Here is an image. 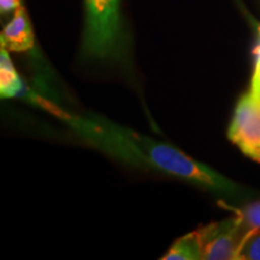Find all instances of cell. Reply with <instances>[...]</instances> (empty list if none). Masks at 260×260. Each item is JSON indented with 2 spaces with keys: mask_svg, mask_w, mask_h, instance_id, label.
Returning a JSON list of instances; mask_svg holds the SVG:
<instances>
[{
  "mask_svg": "<svg viewBox=\"0 0 260 260\" xmlns=\"http://www.w3.org/2000/svg\"><path fill=\"white\" fill-rule=\"evenodd\" d=\"M103 130L106 133L105 140L112 142L115 145V151L124 157L132 153L133 157L140 159L149 167L217 191L230 193L237 190L236 184L232 181L206 165L195 161L170 145L161 144L153 139L135 134L132 130L112 125L103 128Z\"/></svg>",
  "mask_w": 260,
  "mask_h": 260,
  "instance_id": "1",
  "label": "cell"
},
{
  "mask_svg": "<svg viewBox=\"0 0 260 260\" xmlns=\"http://www.w3.org/2000/svg\"><path fill=\"white\" fill-rule=\"evenodd\" d=\"M86 30L84 51L92 57L105 58L115 53L121 38V0H84Z\"/></svg>",
  "mask_w": 260,
  "mask_h": 260,
  "instance_id": "2",
  "label": "cell"
},
{
  "mask_svg": "<svg viewBox=\"0 0 260 260\" xmlns=\"http://www.w3.org/2000/svg\"><path fill=\"white\" fill-rule=\"evenodd\" d=\"M201 247V258L205 260L237 259L246 233L236 214L232 218L195 230Z\"/></svg>",
  "mask_w": 260,
  "mask_h": 260,
  "instance_id": "3",
  "label": "cell"
},
{
  "mask_svg": "<svg viewBox=\"0 0 260 260\" xmlns=\"http://www.w3.org/2000/svg\"><path fill=\"white\" fill-rule=\"evenodd\" d=\"M228 136L247 157L260 162V98L251 90L239 100Z\"/></svg>",
  "mask_w": 260,
  "mask_h": 260,
  "instance_id": "4",
  "label": "cell"
},
{
  "mask_svg": "<svg viewBox=\"0 0 260 260\" xmlns=\"http://www.w3.org/2000/svg\"><path fill=\"white\" fill-rule=\"evenodd\" d=\"M34 46V34H32L30 22L27 11L23 6L15 11L14 17L2 32V47L8 51L24 52Z\"/></svg>",
  "mask_w": 260,
  "mask_h": 260,
  "instance_id": "5",
  "label": "cell"
},
{
  "mask_svg": "<svg viewBox=\"0 0 260 260\" xmlns=\"http://www.w3.org/2000/svg\"><path fill=\"white\" fill-rule=\"evenodd\" d=\"M22 89H23V83L11 63L9 51L5 47H2V54H0V92H2V96L12 98L18 95Z\"/></svg>",
  "mask_w": 260,
  "mask_h": 260,
  "instance_id": "6",
  "label": "cell"
},
{
  "mask_svg": "<svg viewBox=\"0 0 260 260\" xmlns=\"http://www.w3.org/2000/svg\"><path fill=\"white\" fill-rule=\"evenodd\" d=\"M162 260H198L201 258V247L197 233L193 232L177 239L171 248L161 256Z\"/></svg>",
  "mask_w": 260,
  "mask_h": 260,
  "instance_id": "7",
  "label": "cell"
},
{
  "mask_svg": "<svg viewBox=\"0 0 260 260\" xmlns=\"http://www.w3.org/2000/svg\"><path fill=\"white\" fill-rule=\"evenodd\" d=\"M228 207L241 220V225L246 233V237L260 229V200L247 204L241 209Z\"/></svg>",
  "mask_w": 260,
  "mask_h": 260,
  "instance_id": "8",
  "label": "cell"
},
{
  "mask_svg": "<svg viewBox=\"0 0 260 260\" xmlns=\"http://www.w3.org/2000/svg\"><path fill=\"white\" fill-rule=\"evenodd\" d=\"M237 260H260V229L246 237Z\"/></svg>",
  "mask_w": 260,
  "mask_h": 260,
  "instance_id": "9",
  "label": "cell"
},
{
  "mask_svg": "<svg viewBox=\"0 0 260 260\" xmlns=\"http://www.w3.org/2000/svg\"><path fill=\"white\" fill-rule=\"evenodd\" d=\"M253 54H254V73H253L252 83H251V92L254 94L255 96L260 95V35L259 41L255 45L254 50H253Z\"/></svg>",
  "mask_w": 260,
  "mask_h": 260,
  "instance_id": "10",
  "label": "cell"
},
{
  "mask_svg": "<svg viewBox=\"0 0 260 260\" xmlns=\"http://www.w3.org/2000/svg\"><path fill=\"white\" fill-rule=\"evenodd\" d=\"M19 6H21V0H0V11L3 15L16 11Z\"/></svg>",
  "mask_w": 260,
  "mask_h": 260,
  "instance_id": "11",
  "label": "cell"
},
{
  "mask_svg": "<svg viewBox=\"0 0 260 260\" xmlns=\"http://www.w3.org/2000/svg\"><path fill=\"white\" fill-rule=\"evenodd\" d=\"M258 98H260V95H259V96H258Z\"/></svg>",
  "mask_w": 260,
  "mask_h": 260,
  "instance_id": "12",
  "label": "cell"
}]
</instances>
